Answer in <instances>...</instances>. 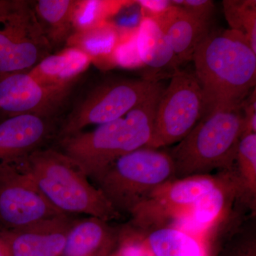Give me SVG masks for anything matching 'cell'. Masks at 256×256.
I'll list each match as a JSON object with an SVG mask.
<instances>
[{
	"label": "cell",
	"mask_w": 256,
	"mask_h": 256,
	"mask_svg": "<svg viewBox=\"0 0 256 256\" xmlns=\"http://www.w3.org/2000/svg\"><path fill=\"white\" fill-rule=\"evenodd\" d=\"M0 256H12L8 242L2 232H0Z\"/></svg>",
	"instance_id": "484cf974"
},
{
	"label": "cell",
	"mask_w": 256,
	"mask_h": 256,
	"mask_svg": "<svg viewBox=\"0 0 256 256\" xmlns=\"http://www.w3.org/2000/svg\"><path fill=\"white\" fill-rule=\"evenodd\" d=\"M148 256H150L149 255H148Z\"/></svg>",
	"instance_id": "4316f807"
},
{
	"label": "cell",
	"mask_w": 256,
	"mask_h": 256,
	"mask_svg": "<svg viewBox=\"0 0 256 256\" xmlns=\"http://www.w3.org/2000/svg\"><path fill=\"white\" fill-rule=\"evenodd\" d=\"M124 4V2L75 0L72 13L74 32L106 23V18L117 12Z\"/></svg>",
	"instance_id": "7402d4cb"
},
{
	"label": "cell",
	"mask_w": 256,
	"mask_h": 256,
	"mask_svg": "<svg viewBox=\"0 0 256 256\" xmlns=\"http://www.w3.org/2000/svg\"><path fill=\"white\" fill-rule=\"evenodd\" d=\"M192 60L203 92L204 114L242 106L256 86V53L238 32L210 28Z\"/></svg>",
	"instance_id": "6da1fadb"
},
{
	"label": "cell",
	"mask_w": 256,
	"mask_h": 256,
	"mask_svg": "<svg viewBox=\"0 0 256 256\" xmlns=\"http://www.w3.org/2000/svg\"><path fill=\"white\" fill-rule=\"evenodd\" d=\"M119 229L95 217L75 220L60 256H108L118 244Z\"/></svg>",
	"instance_id": "5bb4252c"
},
{
	"label": "cell",
	"mask_w": 256,
	"mask_h": 256,
	"mask_svg": "<svg viewBox=\"0 0 256 256\" xmlns=\"http://www.w3.org/2000/svg\"><path fill=\"white\" fill-rule=\"evenodd\" d=\"M137 2L148 12L146 16L151 18H158L172 6L166 0H140Z\"/></svg>",
	"instance_id": "d4e9b609"
},
{
	"label": "cell",
	"mask_w": 256,
	"mask_h": 256,
	"mask_svg": "<svg viewBox=\"0 0 256 256\" xmlns=\"http://www.w3.org/2000/svg\"><path fill=\"white\" fill-rule=\"evenodd\" d=\"M136 50L140 60L150 68L160 69L178 65L168 37L158 23L144 16L138 28Z\"/></svg>",
	"instance_id": "e0dca14e"
},
{
	"label": "cell",
	"mask_w": 256,
	"mask_h": 256,
	"mask_svg": "<svg viewBox=\"0 0 256 256\" xmlns=\"http://www.w3.org/2000/svg\"><path fill=\"white\" fill-rule=\"evenodd\" d=\"M152 18L168 37L178 65L192 60L197 47L210 30V24L202 22L174 5Z\"/></svg>",
	"instance_id": "4fadbf2b"
},
{
	"label": "cell",
	"mask_w": 256,
	"mask_h": 256,
	"mask_svg": "<svg viewBox=\"0 0 256 256\" xmlns=\"http://www.w3.org/2000/svg\"><path fill=\"white\" fill-rule=\"evenodd\" d=\"M117 43V32L114 26L106 22L89 30L73 32L66 44V47L82 50L92 62L99 57L114 54Z\"/></svg>",
	"instance_id": "44dd1931"
},
{
	"label": "cell",
	"mask_w": 256,
	"mask_h": 256,
	"mask_svg": "<svg viewBox=\"0 0 256 256\" xmlns=\"http://www.w3.org/2000/svg\"></svg>",
	"instance_id": "83f0119b"
},
{
	"label": "cell",
	"mask_w": 256,
	"mask_h": 256,
	"mask_svg": "<svg viewBox=\"0 0 256 256\" xmlns=\"http://www.w3.org/2000/svg\"><path fill=\"white\" fill-rule=\"evenodd\" d=\"M224 11L230 28L242 34L256 53V2L225 0Z\"/></svg>",
	"instance_id": "603a6c76"
},
{
	"label": "cell",
	"mask_w": 256,
	"mask_h": 256,
	"mask_svg": "<svg viewBox=\"0 0 256 256\" xmlns=\"http://www.w3.org/2000/svg\"><path fill=\"white\" fill-rule=\"evenodd\" d=\"M75 0H40L34 10L52 46L66 42L74 32L72 13Z\"/></svg>",
	"instance_id": "ac0fdd59"
},
{
	"label": "cell",
	"mask_w": 256,
	"mask_h": 256,
	"mask_svg": "<svg viewBox=\"0 0 256 256\" xmlns=\"http://www.w3.org/2000/svg\"><path fill=\"white\" fill-rule=\"evenodd\" d=\"M72 85L42 86L26 73L0 75V109L10 116L32 114L50 119L70 94Z\"/></svg>",
	"instance_id": "30bf717a"
},
{
	"label": "cell",
	"mask_w": 256,
	"mask_h": 256,
	"mask_svg": "<svg viewBox=\"0 0 256 256\" xmlns=\"http://www.w3.org/2000/svg\"><path fill=\"white\" fill-rule=\"evenodd\" d=\"M65 216L48 201L20 160L0 162V232L30 228Z\"/></svg>",
	"instance_id": "ba28073f"
},
{
	"label": "cell",
	"mask_w": 256,
	"mask_h": 256,
	"mask_svg": "<svg viewBox=\"0 0 256 256\" xmlns=\"http://www.w3.org/2000/svg\"><path fill=\"white\" fill-rule=\"evenodd\" d=\"M56 141L58 150L76 162L90 180L120 156L140 149L124 118Z\"/></svg>",
	"instance_id": "9c48e42d"
},
{
	"label": "cell",
	"mask_w": 256,
	"mask_h": 256,
	"mask_svg": "<svg viewBox=\"0 0 256 256\" xmlns=\"http://www.w3.org/2000/svg\"><path fill=\"white\" fill-rule=\"evenodd\" d=\"M92 60L78 48L66 47L40 60L28 72L42 86H70L88 68Z\"/></svg>",
	"instance_id": "9a60e30c"
},
{
	"label": "cell",
	"mask_w": 256,
	"mask_h": 256,
	"mask_svg": "<svg viewBox=\"0 0 256 256\" xmlns=\"http://www.w3.org/2000/svg\"><path fill=\"white\" fill-rule=\"evenodd\" d=\"M172 4L180 6L188 14L202 22L210 24L215 6L210 0H172Z\"/></svg>",
	"instance_id": "cb8c5ba5"
},
{
	"label": "cell",
	"mask_w": 256,
	"mask_h": 256,
	"mask_svg": "<svg viewBox=\"0 0 256 256\" xmlns=\"http://www.w3.org/2000/svg\"><path fill=\"white\" fill-rule=\"evenodd\" d=\"M204 114V102L194 72L176 69L156 108L154 128L146 148L159 149L180 142Z\"/></svg>",
	"instance_id": "52a82bcc"
},
{
	"label": "cell",
	"mask_w": 256,
	"mask_h": 256,
	"mask_svg": "<svg viewBox=\"0 0 256 256\" xmlns=\"http://www.w3.org/2000/svg\"><path fill=\"white\" fill-rule=\"evenodd\" d=\"M172 178L174 166L169 152L142 148L120 156L92 181L114 210L130 215L154 188Z\"/></svg>",
	"instance_id": "277c9868"
},
{
	"label": "cell",
	"mask_w": 256,
	"mask_h": 256,
	"mask_svg": "<svg viewBox=\"0 0 256 256\" xmlns=\"http://www.w3.org/2000/svg\"><path fill=\"white\" fill-rule=\"evenodd\" d=\"M55 134L50 119L32 114L10 116L0 124V162L22 159Z\"/></svg>",
	"instance_id": "8fae6325"
},
{
	"label": "cell",
	"mask_w": 256,
	"mask_h": 256,
	"mask_svg": "<svg viewBox=\"0 0 256 256\" xmlns=\"http://www.w3.org/2000/svg\"><path fill=\"white\" fill-rule=\"evenodd\" d=\"M232 173L238 186V202L255 210L256 133L245 134L240 138Z\"/></svg>",
	"instance_id": "d6986e66"
},
{
	"label": "cell",
	"mask_w": 256,
	"mask_h": 256,
	"mask_svg": "<svg viewBox=\"0 0 256 256\" xmlns=\"http://www.w3.org/2000/svg\"><path fill=\"white\" fill-rule=\"evenodd\" d=\"M52 48L32 2L0 0V75L28 72Z\"/></svg>",
	"instance_id": "5b68a950"
},
{
	"label": "cell",
	"mask_w": 256,
	"mask_h": 256,
	"mask_svg": "<svg viewBox=\"0 0 256 256\" xmlns=\"http://www.w3.org/2000/svg\"><path fill=\"white\" fill-rule=\"evenodd\" d=\"M244 126L242 105L220 108L204 114L169 152L175 178L233 169Z\"/></svg>",
	"instance_id": "3957f363"
},
{
	"label": "cell",
	"mask_w": 256,
	"mask_h": 256,
	"mask_svg": "<svg viewBox=\"0 0 256 256\" xmlns=\"http://www.w3.org/2000/svg\"><path fill=\"white\" fill-rule=\"evenodd\" d=\"M160 84L146 78L116 80L99 86L64 120L57 132L56 140L82 132L90 124L100 126L122 118L146 100Z\"/></svg>",
	"instance_id": "8992f818"
},
{
	"label": "cell",
	"mask_w": 256,
	"mask_h": 256,
	"mask_svg": "<svg viewBox=\"0 0 256 256\" xmlns=\"http://www.w3.org/2000/svg\"><path fill=\"white\" fill-rule=\"evenodd\" d=\"M74 220L72 216H65L30 228L2 233L12 256H60Z\"/></svg>",
	"instance_id": "7c38bea8"
},
{
	"label": "cell",
	"mask_w": 256,
	"mask_h": 256,
	"mask_svg": "<svg viewBox=\"0 0 256 256\" xmlns=\"http://www.w3.org/2000/svg\"><path fill=\"white\" fill-rule=\"evenodd\" d=\"M238 197V186L232 170L222 171L220 182L194 205L184 222L194 230H206L230 213Z\"/></svg>",
	"instance_id": "2e32d148"
},
{
	"label": "cell",
	"mask_w": 256,
	"mask_h": 256,
	"mask_svg": "<svg viewBox=\"0 0 256 256\" xmlns=\"http://www.w3.org/2000/svg\"><path fill=\"white\" fill-rule=\"evenodd\" d=\"M48 201L64 214H86L110 222L122 215L76 162L56 148H42L18 160Z\"/></svg>",
	"instance_id": "7a4b0ae2"
},
{
	"label": "cell",
	"mask_w": 256,
	"mask_h": 256,
	"mask_svg": "<svg viewBox=\"0 0 256 256\" xmlns=\"http://www.w3.org/2000/svg\"><path fill=\"white\" fill-rule=\"evenodd\" d=\"M142 232L154 256H204L196 239L182 229L165 225Z\"/></svg>",
	"instance_id": "ffe728a7"
}]
</instances>
